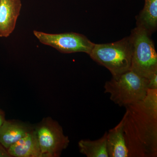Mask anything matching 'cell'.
Wrapping results in <instances>:
<instances>
[{
  "label": "cell",
  "instance_id": "8992f818",
  "mask_svg": "<svg viewBox=\"0 0 157 157\" xmlns=\"http://www.w3.org/2000/svg\"><path fill=\"white\" fill-rule=\"evenodd\" d=\"M33 33L40 43L63 53L84 52L89 55L95 44L84 35L73 32L52 34L34 30Z\"/></svg>",
  "mask_w": 157,
  "mask_h": 157
},
{
  "label": "cell",
  "instance_id": "52a82bcc",
  "mask_svg": "<svg viewBox=\"0 0 157 157\" xmlns=\"http://www.w3.org/2000/svg\"><path fill=\"white\" fill-rule=\"evenodd\" d=\"M21 6V0H0V37L7 38L14 32Z\"/></svg>",
  "mask_w": 157,
  "mask_h": 157
},
{
  "label": "cell",
  "instance_id": "3957f363",
  "mask_svg": "<svg viewBox=\"0 0 157 157\" xmlns=\"http://www.w3.org/2000/svg\"><path fill=\"white\" fill-rule=\"evenodd\" d=\"M89 55L108 69L112 76H119L131 70L132 47L130 36L112 43L94 44Z\"/></svg>",
  "mask_w": 157,
  "mask_h": 157
},
{
  "label": "cell",
  "instance_id": "ba28073f",
  "mask_svg": "<svg viewBox=\"0 0 157 157\" xmlns=\"http://www.w3.org/2000/svg\"><path fill=\"white\" fill-rule=\"evenodd\" d=\"M7 150L11 157H42L35 128Z\"/></svg>",
  "mask_w": 157,
  "mask_h": 157
},
{
  "label": "cell",
  "instance_id": "30bf717a",
  "mask_svg": "<svg viewBox=\"0 0 157 157\" xmlns=\"http://www.w3.org/2000/svg\"><path fill=\"white\" fill-rule=\"evenodd\" d=\"M107 146L109 157H128L122 120L107 132Z\"/></svg>",
  "mask_w": 157,
  "mask_h": 157
},
{
  "label": "cell",
  "instance_id": "7c38bea8",
  "mask_svg": "<svg viewBox=\"0 0 157 157\" xmlns=\"http://www.w3.org/2000/svg\"><path fill=\"white\" fill-rule=\"evenodd\" d=\"M107 132L95 140L83 139L78 142L79 151L87 157H109L107 146Z\"/></svg>",
  "mask_w": 157,
  "mask_h": 157
},
{
  "label": "cell",
  "instance_id": "6da1fadb",
  "mask_svg": "<svg viewBox=\"0 0 157 157\" xmlns=\"http://www.w3.org/2000/svg\"><path fill=\"white\" fill-rule=\"evenodd\" d=\"M122 118L128 157L157 156V89L125 107Z\"/></svg>",
  "mask_w": 157,
  "mask_h": 157
},
{
  "label": "cell",
  "instance_id": "277c9868",
  "mask_svg": "<svg viewBox=\"0 0 157 157\" xmlns=\"http://www.w3.org/2000/svg\"><path fill=\"white\" fill-rule=\"evenodd\" d=\"M151 35L140 27L132 30L131 70L140 76L148 78L157 72V54Z\"/></svg>",
  "mask_w": 157,
  "mask_h": 157
},
{
  "label": "cell",
  "instance_id": "4fadbf2b",
  "mask_svg": "<svg viewBox=\"0 0 157 157\" xmlns=\"http://www.w3.org/2000/svg\"><path fill=\"white\" fill-rule=\"evenodd\" d=\"M147 89L149 90L157 89V72L147 78Z\"/></svg>",
  "mask_w": 157,
  "mask_h": 157
},
{
  "label": "cell",
  "instance_id": "9c48e42d",
  "mask_svg": "<svg viewBox=\"0 0 157 157\" xmlns=\"http://www.w3.org/2000/svg\"><path fill=\"white\" fill-rule=\"evenodd\" d=\"M33 128L21 121L6 120L0 127V143L8 149Z\"/></svg>",
  "mask_w": 157,
  "mask_h": 157
},
{
  "label": "cell",
  "instance_id": "8fae6325",
  "mask_svg": "<svg viewBox=\"0 0 157 157\" xmlns=\"http://www.w3.org/2000/svg\"><path fill=\"white\" fill-rule=\"evenodd\" d=\"M137 26L146 30L151 35L156 30L157 0H145L143 10L137 15Z\"/></svg>",
  "mask_w": 157,
  "mask_h": 157
},
{
  "label": "cell",
  "instance_id": "5b68a950",
  "mask_svg": "<svg viewBox=\"0 0 157 157\" xmlns=\"http://www.w3.org/2000/svg\"><path fill=\"white\" fill-rule=\"evenodd\" d=\"M42 157H59L70 140L61 126L50 117L44 118L35 128Z\"/></svg>",
  "mask_w": 157,
  "mask_h": 157
},
{
  "label": "cell",
  "instance_id": "9a60e30c",
  "mask_svg": "<svg viewBox=\"0 0 157 157\" xmlns=\"http://www.w3.org/2000/svg\"><path fill=\"white\" fill-rule=\"evenodd\" d=\"M5 121H6V118H5V112L0 108V127Z\"/></svg>",
  "mask_w": 157,
  "mask_h": 157
},
{
  "label": "cell",
  "instance_id": "5bb4252c",
  "mask_svg": "<svg viewBox=\"0 0 157 157\" xmlns=\"http://www.w3.org/2000/svg\"><path fill=\"white\" fill-rule=\"evenodd\" d=\"M0 157H11L7 149L0 143Z\"/></svg>",
  "mask_w": 157,
  "mask_h": 157
},
{
  "label": "cell",
  "instance_id": "7a4b0ae2",
  "mask_svg": "<svg viewBox=\"0 0 157 157\" xmlns=\"http://www.w3.org/2000/svg\"><path fill=\"white\" fill-rule=\"evenodd\" d=\"M147 79L130 70L105 82L104 92L120 107H125L143 100L147 94Z\"/></svg>",
  "mask_w": 157,
  "mask_h": 157
}]
</instances>
